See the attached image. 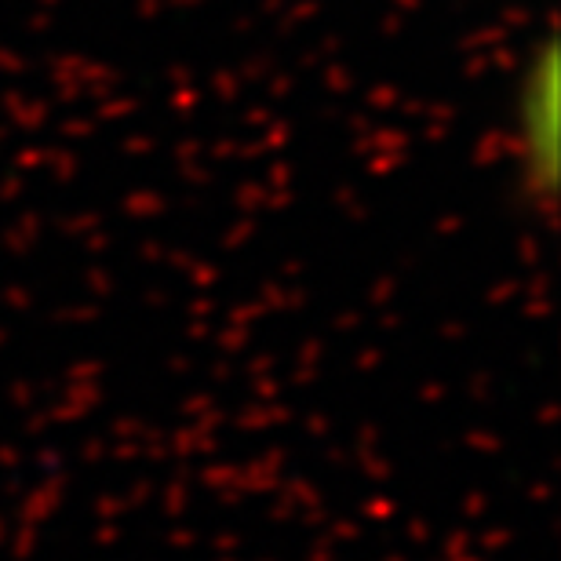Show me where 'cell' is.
<instances>
[{
  "instance_id": "6da1fadb",
  "label": "cell",
  "mask_w": 561,
  "mask_h": 561,
  "mask_svg": "<svg viewBox=\"0 0 561 561\" xmlns=\"http://www.w3.org/2000/svg\"><path fill=\"white\" fill-rule=\"evenodd\" d=\"M518 128H522V150L529 157V175L536 183L551 190L554 183V161H558V51L554 41L543 44L540 59L529 66V77L522 84V106H518Z\"/></svg>"
}]
</instances>
